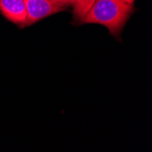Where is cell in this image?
<instances>
[{
  "label": "cell",
  "instance_id": "6da1fadb",
  "mask_svg": "<svg viewBox=\"0 0 152 152\" xmlns=\"http://www.w3.org/2000/svg\"><path fill=\"white\" fill-rule=\"evenodd\" d=\"M133 10V5L124 0H96L81 22L103 25L111 35L118 36Z\"/></svg>",
  "mask_w": 152,
  "mask_h": 152
},
{
  "label": "cell",
  "instance_id": "7a4b0ae2",
  "mask_svg": "<svg viewBox=\"0 0 152 152\" xmlns=\"http://www.w3.org/2000/svg\"><path fill=\"white\" fill-rule=\"evenodd\" d=\"M26 18L24 26H30L44 18L65 10L64 7L55 4L52 0H24Z\"/></svg>",
  "mask_w": 152,
  "mask_h": 152
},
{
  "label": "cell",
  "instance_id": "3957f363",
  "mask_svg": "<svg viewBox=\"0 0 152 152\" xmlns=\"http://www.w3.org/2000/svg\"><path fill=\"white\" fill-rule=\"evenodd\" d=\"M0 11L9 21L24 26L26 18L24 0H0Z\"/></svg>",
  "mask_w": 152,
  "mask_h": 152
},
{
  "label": "cell",
  "instance_id": "277c9868",
  "mask_svg": "<svg viewBox=\"0 0 152 152\" xmlns=\"http://www.w3.org/2000/svg\"><path fill=\"white\" fill-rule=\"evenodd\" d=\"M96 0H74L73 16L76 20L82 21L90 10Z\"/></svg>",
  "mask_w": 152,
  "mask_h": 152
},
{
  "label": "cell",
  "instance_id": "5b68a950",
  "mask_svg": "<svg viewBox=\"0 0 152 152\" xmlns=\"http://www.w3.org/2000/svg\"><path fill=\"white\" fill-rule=\"evenodd\" d=\"M52 1L64 8H66V7H69L73 5V1L74 0H52Z\"/></svg>",
  "mask_w": 152,
  "mask_h": 152
},
{
  "label": "cell",
  "instance_id": "8992f818",
  "mask_svg": "<svg viewBox=\"0 0 152 152\" xmlns=\"http://www.w3.org/2000/svg\"><path fill=\"white\" fill-rule=\"evenodd\" d=\"M124 1H126V2H127V3H129V4H131V5H133V3H134L135 0H124Z\"/></svg>",
  "mask_w": 152,
  "mask_h": 152
}]
</instances>
